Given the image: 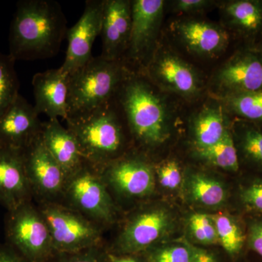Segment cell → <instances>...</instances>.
<instances>
[{
	"label": "cell",
	"instance_id": "obj_34",
	"mask_svg": "<svg viewBox=\"0 0 262 262\" xmlns=\"http://www.w3.org/2000/svg\"><path fill=\"white\" fill-rule=\"evenodd\" d=\"M211 2L206 0H178L174 2L173 9L184 13H194L208 8Z\"/></svg>",
	"mask_w": 262,
	"mask_h": 262
},
{
	"label": "cell",
	"instance_id": "obj_12",
	"mask_svg": "<svg viewBox=\"0 0 262 262\" xmlns=\"http://www.w3.org/2000/svg\"><path fill=\"white\" fill-rule=\"evenodd\" d=\"M85 166L84 161L82 168L70 177L68 195L81 211L96 220L110 222L114 216L111 198L102 182Z\"/></svg>",
	"mask_w": 262,
	"mask_h": 262
},
{
	"label": "cell",
	"instance_id": "obj_36",
	"mask_svg": "<svg viewBox=\"0 0 262 262\" xmlns=\"http://www.w3.org/2000/svg\"><path fill=\"white\" fill-rule=\"evenodd\" d=\"M192 262H221L214 253L193 246V257Z\"/></svg>",
	"mask_w": 262,
	"mask_h": 262
},
{
	"label": "cell",
	"instance_id": "obj_24",
	"mask_svg": "<svg viewBox=\"0 0 262 262\" xmlns=\"http://www.w3.org/2000/svg\"><path fill=\"white\" fill-rule=\"evenodd\" d=\"M202 160L213 166L228 171L237 172L239 168V160L233 134L230 130L214 145L196 149Z\"/></svg>",
	"mask_w": 262,
	"mask_h": 262
},
{
	"label": "cell",
	"instance_id": "obj_27",
	"mask_svg": "<svg viewBox=\"0 0 262 262\" xmlns=\"http://www.w3.org/2000/svg\"><path fill=\"white\" fill-rule=\"evenodd\" d=\"M188 188L192 199L202 206H220L227 199V192L224 185L203 174L191 176Z\"/></svg>",
	"mask_w": 262,
	"mask_h": 262
},
{
	"label": "cell",
	"instance_id": "obj_21",
	"mask_svg": "<svg viewBox=\"0 0 262 262\" xmlns=\"http://www.w3.org/2000/svg\"><path fill=\"white\" fill-rule=\"evenodd\" d=\"M226 21L232 30L253 46L262 35V0H234L223 8Z\"/></svg>",
	"mask_w": 262,
	"mask_h": 262
},
{
	"label": "cell",
	"instance_id": "obj_19",
	"mask_svg": "<svg viewBox=\"0 0 262 262\" xmlns=\"http://www.w3.org/2000/svg\"><path fill=\"white\" fill-rule=\"evenodd\" d=\"M37 113L44 114L49 120L68 118V76L61 69L36 74L32 79Z\"/></svg>",
	"mask_w": 262,
	"mask_h": 262
},
{
	"label": "cell",
	"instance_id": "obj_30",
	"mask_svg": "<svg viewBox=\"0 0 262 262\" xmlns=\"http://www.w3.org/2000/svg\"><path fill=\"white\" fill-rule=\"evenodd\" d=\"M189 227L192 237L198 244L211 246L220 244L212 215L195 213L190 217Z\"/></svg>",
	"mask_w": 262,
	"mask_h": 262
},
{
	"label": "cell",
	"instance_id": "obj_14",
	"mask_svg": "<svg viewBox=\"0 0 262 262\" xmlns=\"http://www.w3.org/2000/svg\"><path fill=\"white\" fill-rule=\"evenodd\" d=\"M39 115L34 106L19 94L0 117V142L24 151L41 134L43 122Z\"/></svg>",
	"mask_w": 262,
	"mask_h": 262
},
{
	"label": "cell",
	"instance_id": "obj_6",
	"mask_svg": "<svg viewBox=\"0 0 262 262\" xmlns=\"http://www.w3.org/2000/svg\"><path fill=\"white\" fill-rule=\"evenodd\" d=\"M9 213L7 234L12 245L29 261L46 257L53 246L49 229L40 212L26 203Z\"/></svg>",
	"mask_w": 262,
	"mask_h": 262
},
{
	"label": "cell",
	"instance_id": "obj_8",
	"mask_svg": "<svg viewBox=\"0 0 262 262\" xmlns=\"http://www.w3.org/2000/svg\"><path fill=\"white\" fill-rule=\"evenodd\" d=\"M162 0L131 1L132 26L127 58L146 68L154 54L155 43L163 18Z\"/></svg>",
	"mask_w": 262,
	"mask_h": 262
},
{
	"label": "cell",
	"instance_id": "obj_32",
	"mask_svg": "<svg viewBox=\"0 0 262 262\" xmlns=\"http://www.w3.org/2000/svg\"><path fill=\"white\" fill-rule=\"evenodd\" d=\"M158 174L160 184L167 189H177L182 183V175L180 167L174 160L162 164L158 169Z\"/></svg>",
	"mask_w": 262,
	"mask_h": 262
},
{
	"label": "cell",
	"instance_id": "obj_22",
	"mask_svg": "<svg viewBox=\"0 0 262 262\" xmlns=\"http://www.w3.org/2000/svg\"><path fill=\"white\" fill-rule=\"evenodd\" d=\"M228 130L225 112L218 105L205 106L193 119L192 134L196 149L214 145Z\"/></svg>",
	"mask_w": 262,
	"mask_h": 262
},
{
	"label": "cell",
	"instance_id": "obj_16",
	"mask_svg": "<svg viewBox=\"0 0 262 262\" xmlns=\"http://www.w3.org/2000/svg\"><path fill=\"white\" fill-rule=\"evenodd\" d=\"M31 190L23 150L0 146V203L14 211L28 203Z\"/></svg>",
	"mask_w": 262,
	"mask_h": 262
},
{
	"label": "cell",
	"instance_id": "obj_33",
	"mask_svg": "<svg viewBox=\"0 0 262 262\" xmlns=\"http://www.w3.org/2000/svg\"><path fill=\"white\" fill-rule=\"evenodd\" d=\"M246 246L251 252L262 259V219H253L248 224Z\"/></svg>",
	"mask_w": 262,
	"mask_h": 262
},
{
	"label": "cell",
	"instance_id": "obj_23",
	"mask_svg": "<svg viewBox=\"0 0 262 262\" xmlns=\"http://www.w3.org/2000/svg\"><path fill=\"white\" fill-rule=\"evenodd\" d=\"M233 136L239 161L262 171V124L237 119Z\"/></svg>",
	"mask_w": 262,
	"mask_h": 262
},
{
	"label": "cell",
	"instance_id": "obj_3",
	"mask_svg": "<svg viewBox=\"0 0 262 262\" xmlns=\"http://www.w3.org/2000/svg\"><path fill=\"white\" fill-rule=\"evenodd\" d=\"M119 108L115 96L100 107L66 120L82 158L95 166L111 163L123 149L125 136Z\"/></svg>",
	"mask_w": 262,
	"mask_h": 262
},
{
	"label": "cell",
	"instance_id": "obj_5",
	"mask_svg": "<svg viewBox=\"0 0 262 262\" xmlns=\"http://www.w3.org/2000/svg\"><path fill=\"white\" fill-rule=\"evenodd\" d=\"M51 234L53 249L75 253L92 248L99 230L80 215L58 205H46L40 212Z\"/></svg>",
	"mask_w": 262,
	"mask_h": 262
},
{
	"label": "cell",
	"instance_id": "obj_41",
	"mask_svg": "<svg viewBox=\"0 0 262 262\" xmlns=\"http://www.w3.org/2000/svg\"><path fill=\"white\" fill-rule=\"evenodd\" d=\"M3 146V144H2V143H1V142H0V146Z\"/></svg>",
	"mask_w": 262,
	"mask_h": 262
},
{
	"label": "cell",
	"instance_id": "obj_11",
	"mask_svg": "<svg viewBox=\"0 0 262 262\" xmlns=\"http://www.w3.org/2000/svg\"><path fill=\"white\" fill-rule=\"evenodd\" d=\"M171 225V215L164 208L142 212L124 229L117 241V251L123 255H133L146 251L159 241Z\"/></svg>",
	"mask_w": 262,
	"mask_h": 262
},
{
	"label": "cell",
	"instance_id": "obj_31",
	"mask_svg": "<svg viewBox=\"0 0 262 262\" xmlns=\"http://www.w3.org/2000/svg\"><path fill=\"white\" fill-rule=\"evenodd\" d=\"M239 200L247 211L262 213V179L243 186L239 191Z\"/></svg>",
	"mask_w": 262,
	"mask_h": 262
},
{
	"label": "cell",
	"instance_id": "obj_18",
	"mask_svg": "<svg viewBox=\"0 0 262 262\" xmlns=\"http://www.w3.org/2000/svg\"><path fill=\"white\" fill-rule=\"evenodd\" d=\"M106 165V178L119 192L133 198H142L154 191V171L144 160L122 158Z\"/></svg>",
	"mask_w": 262,
	"mask_h": 262
},
{
	"label": "cell",
	"instance_id": "obj_10",
	"mask_svg": "<svg viewBox=\"0 0 262 262\" xmlns=\"http://www.w3.org/2000/svg\"><path fill=\"white\" fill-rule=\"evenodd\" d=\"M144 72L150 82L183 97H194L201 90V82L195 71L170 51L154 52Z\"/></svg>",
	"mask_w": 262,
	"mask_h": 262
},
{
	"label": "cell",
	"instance_id": "obj_9",
	"mask_svg": "<svg viewBox=\"0 0 262 262\" xmlns=\"http://www.w3.org/2000/svg\"><path fill=\"white\" fill-rule=\"evenodd\" d=\"M104 0H89L86 2L83 13L78 21L68 29V41L66 58L60 67L68 76L93 58V46L96 38L101 34Z\"/></svg>",
	"mask_w": 262,
	"mask_h": 262
},
{
	"label": "cell",
	"instance_id": "obj_4",
	"mask_svg": "<svg viewBox=\"0 0 262 262\" xmlns=\"http://www.w3.org/2000/svg\"><path fill=\"white\" fill-rule=\"evenodd\" d=\"M130 73L122 60L93 57L68 75V117L92 111L111 101Z\"/></svg>",
	"mask_w": 262,
	"mask_h": 262
},
{
	"label": "cell",
	"instance_id": "obj_38",
	"mask_svg": "<svg viewBox=\"0 0 262 262\" xmlns=\"http://www.w3.org/2000/svg\"><path fill=\"white\" fill-rule=\"evenodd\" d=\"M110 262H139V260L131 255H122V256H117V255H108Z\"/></svg>",
	"mask_w": 262,
	"mask_h": 262
},
{
	"label": "cell",
	"instance_id": "obj_25",
	"mask_svg": "<svg viewBox=\"0 0 262 262\" xmlns=\"http://www.w3.org/2000/svg\"><path fill=\"white\" fill-rule=\"evenodd\" d=\"M214 222L219 243L232 260L244 254L246 235L238 222L225 214L212 215Z\"/></svg>",
	"mask_w": 262,
	"mask_h": 262
},
{
	"label": "cell",
	"instance_id": "obj_2",
	"mask_svg": "<svg viewBox=\"0 0 262 262\" xmlns=\"http://www.w3.org/2000/svg\"><path fill=\"white\" fill-rule=\"evenodd\" d=\"M116 98L131 134L139 144L154 147L168 139V110L145 77L131 72L122 82Z\"/></svg>",
	"mask_w": 262,
	"mask_h": 262
},
{
	"label": "cell",
	"instance_id": "obj_35",
	"mask_svg": "<svg viewBox=\"0 0 262 262\" xmlns=\"http://www.w3.org/2000/svg\"><path fill=\"white\" fill-rule=\"evenodd\" d=\"M80 252L75 253V255L66 258L60 262H106L98 255V253L94 251Z\"/></svg>",
	"mask_w": 262,
	"mask_h": 262
},
{
	"label": "cell",
	"instance_id": "obj_13",
	"mask_svg": "<svg viewBox=\"0 0 262 262\" xmlns=\"http://www.w3.org/2000/svg\"><path fill=\"white\" fill-rule=\"evenodd\" d=\"M24 156L32 189L46 196L55 195L61 192L67 177L45 146L41 134L24 150Z\"/></svg>",
	"mask_w": 262,
	"mask_h": 262
},
{
	"label": "cell",
	"instance_id": "obj_7",
	"mask_svg": "<svg viewBox=\"0 0 262 262\" xmlns=\"http://www.w3.org/2000/svg\"><path fill=\"white\" fill-rule=\"evenodd\" d=\"M214 85L221 96L262 91V52L255 46L241 48L215 73Z\"/></svg>",
	"mask_w": 262,
	"mask_h": 262
},
{
	"label": "cell",
	"instance_id": "obj_17",
	"mask_svg": "<svg viewBox=\"0 0 262 262\" xmlns=\"http://www.w3.org/2000/svg\"><path fill=\"white\" fill-rule=\"evenodd\" d=\"M174 32L191 53L203 57H213L225 51L229 35L224 28L205 20H180L174 23Z\"/></svg>",
	"mask_w": 262,
	"mask_h": 262
},
{
	"label": "cell",
	"instance_id": "obj_37",
	"mask_svg": "<svg viewBox=\"0 0 262 262\" xmlns=\"http://www.w3.org/2000/svg\"><path fill=\"white\" fill-rule=\"evenodd\" d=\"M0 262H27L8 248H0Z\"/></svg>",
	"mask_w": 262,
	"mask_h": 262
},
{
	"label": "cell",
	"instance_id": "obj_39",
	"mask_svg": "<svg viewBox=\"0 0 262 262\" xmlns=\"http://www.w3.org/2000/svg\"><path fill=\"white\" fill-rule=\"evenodd\" d=\"M234 261L237 262H262V259L257 256V260H256V261H251V260L246 259V258H244V254H242L241 256H239L238 258L234 259Z\"/></svg>",
	"mask_w": 262,
	"mask_h": 262
},
{
	"label": "cell",
	"instance_id": "obj_40",
	"mask_svg": "<svg viewBox=\"0 0 262 262\" xmlns=\"http://www.w3.org/2000/svg\"><path fill=\"white\" fill-rule=\"evenodd\" d=\"M253 46H256L259 51L262 52V35L260 37L259 39H258L257 42L255 43Z\"/></svg>",
	"mask_w": 262,
	"mask_h": 262
},
{
	"label": "cell",
	"instance_id": "obj_26",
	"mask_svg": "<svg viewBox=\"0 0 262 262\" xmlns=\"http://www.w3.org/2000/svg\"><path fill=\"white\" fill-rule=\"evenodd\" d=\"M223 102L237 119L262 124V91L227 95Z\"/></svg>",
	"mask_w": 262,
	"mask_h": 262
},
{
	"label": "cell",
	"instance_id": "obj_29",
	"mask_svg": "<svg viewBox=\"0 0 262 262\" xmlns=\"http://www.w3.org/2000/svg\"><path fill=\"white\" fill-rule=\"evenodd\" d=\"M193 245L189 243H176L158 246L149 250L148 262H192Z\"/></svg>",
	"mask_w": 262,
	"mask_h": 262
},
{
	"label": "cell",
	"instance_id": "obj_1",
	"mask_svg": "<svg viewBox=\"0 0 262 262\" xmlns=\"http://www.w3.org/2000/svg\"><path fill=\"white\" fill-rule=\"evenodd\" d=\"M67 19L53 0H22L10 26V56L15 61L51 58L67 37Z\"/></svg>",
	"mask_w": 262,
	"mask_h": 262
},
{
	"label": "cell",
	"instance_id": "obj_20",
	"mask_svg": "<svg viewBox=\"0 0 262 262\" xmlns=\"http://www.w3.org/2000/svg\"><path fill=\"white\" fill-rule=\"evenodd\" d=\"M41 137L48 151L64 172L67 178L77 173L85 160L75 138L58 119L43 122Z\"/></svg>",
	"mask_w": 262,
	"mask_h": 262
},
{
	"label": "cell",
	"instance_id": "obj_28",
	"mask_svg": "<svg viewBox=\"0 0 262 262\" xmlns=\"http://www.w3.org/2000/svg\"><path fill=\"white\" fill-rule=\"evenodd\" d=\"M15 61L10 54L0 53V117L19 95L20 84L15 70Z\"/></svg>",
	"mask_w": 262,
	"mask_h": 262
},
{
	"label": "cell",
	"instance_id": "obj_15",
	"mask_svg": "<svg viewBox=\"0 0 262 262\" xmlns=\"http://www.w3.org/2000/svg\"><path fill=\"white\" fill-rule=\"evenodd\" d=\"M132 12L131 1L104 0L101 36V56L110 61L122 60L130 40Z\"/></svg>",
	"mask_w": 262,
	"mask_h": 262
}]
</instances>
